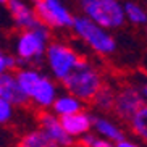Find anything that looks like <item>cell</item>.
Instances as JSON below:
<instances>
[{"mask_svg":"<svg viewBox=\"0 0 147 147\" xmlns=\"http://www.w3.org/2000/svg\"><path fill=\"white\" fill-rule=\"evenodd\" d=\"M63 86L65 89L73 94L74 97L84 100H92L97 91L104 86L102 81V74L99 73V69L86 60H81L76 65V68L63 79Z\"/></svg>","mask_w":147,"mask_h":147,"instance_id":"6da1fadb","label":"cell"},{"mask_svg":"<svg viewBox=\"0 0 147 147\" xmlns=\"http://www.w3.org/2000/svg\"><path fill=\"white\" fill-rule=\"evenodd\" d=\"M71 29L82 42H86L99 55H112L117 50V40L112 36L110 29L102 28L100 24L89 20L86 15L74 16Z\"/></svg>","mask_w":147,"mask_h":147,"instance_id":"7a4b0ae2","label":"cell"},{"mask_svg":"<svg viewBox=\"0 0 147 147\" xmlns=\"http://www.w3.org/2000/svg\"><path fill=\"white\" fill-rule=\"evenodd\" d=\"M89 20L105 29H118L125 24V10L120 0H91L81 5Z\"/></svg>","mask_w":147,"mask_h":147,"instance_id":"3957f363","label":"cell"},{"mask_svg":"<svg viewBox=\"0 0 147 147\" xmlns=\"http://www.w3.org/2000/svg\"><path fill=\"white\" fill-rule=\"evenodd\" d=\"M50 28L40 23L34 29H24L18 36L16 40V55L21 61H40L45 55L50 37Z\"/></svg>","mask_w":147,"mask_h":147,"instance_id":"277c9868","label":"cell"},{"mask_svg":"<svg viewBox=\"0 0 147 147\" xmlns=\"http://www.w3.org/2000/svg\"><path fill=\"white\" fill-rule=\"evenodd\" d=\"M45 58H47L49 68H50L52 74L58 81H63L82 60L69 45L61 42L49 44L47 50H45Z\"/></svg>","mask_w":147,"mask_h":147,"instance_id":"5b68a950","label":"cell"},{"mask_svg":"<svg viewBox=\"0 0 147 147\" xmlns=\"http://www.w3.org/2000/svg\"><path fill=\"white\" fill-rule=\"evenodd\" d=\"M34 11L47 28L65 29L73 26L74 16L61 0H37Z\"/></svg>","mask_w":147,"mask_h":147,"instance_id":"8992f818","label":"cell"},{"mask_svg":"<svg viewBox=\"0 0 147 147\" xmlns=\"http://www.w3.org/2000/svg\"><path fill=\"white\" fill-rule=\"evenodd\" d=\"M146 104L142 99V94L139 91V87L136 86H125L115 94V104H113V110L120 118L129 121V118L139 108Z\"/></svg>","mask_w":147,"mask_h":147,"instance_id":"52a82bcc","label":"cell"},{"mask_svg":"<svg viewBox=\"0 0 147 147\" xmlns=\"http://www.w3.org/2000/svg\"><path fill=\"white\" fill-rule=\"evenodd\" d=\"M57 86L52 79L40 73V76L36 79L32 84L29 94H28V100H32L37 107L49 108L52 107V104L57 99Z\"/></svg>","mask_w":147,"mask_h":147,"instance_id":"ba28073f","label":"cell"},{"mask_svg":"<svg viewBox=\"0 0 147 147\" xmlns=\"http://www.w3.org/2000/svg\"><path fill=\"white\" fill-rule=\"evenodd\" d=\"M8 11L13 18L15 24L18 28L24 29H34L40 24V20L37 18L36 11L31 7H28V3H24L23 0H8Z\"/></svg>","mask_w":147,"mask_h":147,"instance_id":"9c48e42d","label":"cell"},{"mask_svg":"<svg viewBox=\"0 0 147 147\" xmlns=\"http://www.w3.org/2000/svg\"><path fill=\"white\" fill-rule=\"evenodd\" d=\"M40 129L49 138H52L60 147H68L73 144V138L65 131L60 117H57L55 113H42L40 115Z\"/></svg>","mask_w":147,"mask_h":147,"instance_id":"30bf717a","label":"cell"},{"mask_svg":"<svg viewBox=\"0 0 147 147\" xmlns=\"http://www.w3.org/2000/svg\"><path fill=\"white\" fill-rule=\"evenodd\" d=\"M0 99L7 100L13 105H24L28 102V97L23 94L21 87L16 81V76L10 71L0 74Z\"/></svg>","mask_w":147,"mask_h":147,"instance_id":"8fae6325","label":"cell"},{"mask_svg":"<svg viewBox=\"0 0 147 147\" xmlns=\"http://www.w3.org/2000/svg\"><path fill=\"white\" fill-rule=\"evenodd\" d=\"M61 125L65 128V131L71 136V138H78V136H84V134L89 133V129L92 128V123H94V118H92L91 113L84 112H76L73 115H66V117H61Z\"/></svg>","mask_w":147,"mask_h":147,"instance_id":"7c38bea8","label":"cell"},{"mask_svg":"<svg viewBox=\"0 0 147 147\" xmlns=\"http://www.w3.org/2000/svg\"><path fill=\"white\" fill-rule=\"evenodd\" d=\"M92 128L100 134V138H105V139H108V141H112V142H115V144L125 139V133L121 131V128L117 123H113L112 120H108V118L95 117L94 123H92Z\"/></svg>","mask_w":147,"mask_h":147,"instance_id":"4fadbf2b","label":"cell"},{"mask_svg":"<svg viewBox=\"0 0 147 147\" xmlns=\"http://www.w3.org/2000/svg\"><path fill=\"white\" fill-rule=\"evenodd\" d=\"M52 110L57 117H66V115H73L76 112L82 110V100L74 97L73 94H63V95H57L55 102L52 104Z\"/></svg>","mask_w":147,"mask_h":147,"instance_id":"5bb4252c","label":"cell"},{"mask_svg":"<svg viewBox=\"0 0 147 147\" xmlns=\"http://www.w3.org/2000/svg\"><path fill=\"white\" fill-rule=\"evenodd\" d=\"M18 147H60L42 129H32L20 139Z\"/></svg>","mask_w":147,"mask_h":147,"instance_id":"9a60e30c","label":"cell"},{"mask_svg":"<svg viewBox=\"0 0 147 147\" xmlns=\"http://www.w3.org/2000/svg\"><path fill=\"white\" fill-rule=\"evenodd\" d=\"M123 10H125L126 21L136 26H147V10L142 5L136 3L133 0H128L123 3Z\"/></svg>","mask_w":147,"mask_h":147,"instance_id":"2e32d148","label":"cell"},{"mask_svg":"<svg viewBox=\"0 0 147 147\" xmlns=\"http://www.w3.org/2000/svg\"><path fill=\"white\" fill-rule=\"evenodd\" d=\"M129 125L133 128L134 134L147 142V104H144L139 108L138 112L134 113L129 118Z\"/></svg>","mask_w":147,"mask_h":147,"instance_id":"e0dca14e","label":"cell"},{"mask_svg":"<svg viewBox=\"0 0 147 147\" xmlns=\"http://www.w3.org/2000/svg\"><path fill=\"white\" fill-rule=\"evenodd\" d=\"M92 102L99 110L102 112H108L113 108V104H115V92L112 91V87L102 86L97 91V94L92 97Z\"/></svg>","mask_w":147,"mask_h":147,"instance_id":"ac0fdd59","label":"cell"},{"mask_svg":"<svg viewBox=\"0 0 147 147\" xmlns=\"http://www.w3.org/2000/svg\"><path fill=\"white\" fill-rule=\"evenodd\" d=\"M82 142L86 147H117V144L112 142V141H108L105 138H95L92 134H84Z\"/></svg>","mask_w":147,"mask_h":147,"instance_id":"d6986e66","label":"cell"},{"mask_svg":"<svg viewBox=\"0 0 147 147\" xmlns=\"http://www.w3.org/2000/svg\"><path fill=\"white\" fill-rule=\"evenodd\" d=\"M11 117H13V105L7 100L0 99V125L8 123Z\"/></svg>","mask_w":147,"mask_h":147,"instance_id":"ffe728a7","label":"cell"},{"mask_svg":"<svg viewBox=\"0 0 147 147\" xmlns=\"http://www.w3.org/2000/svg\"><path fill=\"white\" fill-rule=\"evenodd\" d=\"M16 66V60L15 57L8 55V53H3L0 50V74L2 73H7L10 69H13Z\"/></svg>","mask_w":147,"mask_h":147,"instance_id":"44dd1931","label":"cell"},{"mask_svg":"<svg viewBox=\"0 0 147 147\" xmlns=\"http://www.w3.org/2000/svg\"><path fill=\"white\" fill-rule=\"evenodd\" d=\"M117 147H142V146H139V144L133 142V141H128V139H123V141L117 142Z\"/></svg>","mask_w":147,"mask_h":147,"instance_id":"7402d4cb","label":"cell"},{"mask_svg":"<svg viewBox=\"0 0 147 147\" xmlns=\"http://www.w3.org/2000/svg\"><path fill=\"white\" fill-rule=\"evenodd\" d=\"M139 91H141V94H142L144 102L147 104V79H146V81L141 82V86H139Z\"/></svg>","mask_w":147,"mask_h":147,"instance_id":"603a6c76","label":"cell"},{"mask_svg":"<svg viewBox=\"0 0 147 147\" xmlns=\"http://www.w3.org/2000/svg\"><path fill=\"white\" fill-rule=\"evenodd\" d=\"M8 3V0H0V5H7Z\"/></svg>","mask_w":147,"mask_h":147,"instance_id":"cb8c5ba5","label":"cell"},{"mask_svg":"<svg viewBox=\"0 0 147 147\" xmlns=\"http://www.w3.org/2000/svg\"><path fill=\"white\" fill-rule=\"evenodd\" d=\"M78 2H79V3L82 5V3H86V2H91V0H78Z\"/></svg>","mask_w":147,"mask_h":147,"instance_id":"d4e9b609","label":"cell"},{"mask_svg":"<svg viewBox=\"0 0 147 147\" xmlns=\"http://www.w3.org/2000/svg\"><path fill=\"white\" fill-rule=\"evenodd\" d=\"M146 36H147V26H146Z\"/></svg>","mask_w":147,"mask_h":147,"instance_id":"484cf974","label":"cell"},{"mask_svg":"<svg viewBox=\"0 0 147 147\" xmlns=\"http://www.w3.org/2000/svg\"><path fill=\"white\" fill-rule=\"evenodd\" d=\"M34 2H37V0H34Z\"/></svg>","mask_w":147,"mask_h":147,"instance_id":"4316f807","label":"cell"}]
</instances>
